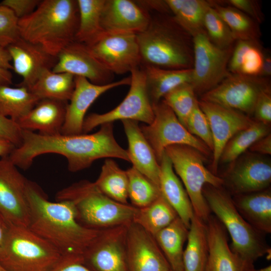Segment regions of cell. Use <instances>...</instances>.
Instances as JSON below:
<instances>
[{
    "label": "cell",
    "mask_w": 271,
    "mask_h": 271,
    "mask_svg": "<svg viewBox=\"0 0 271 271\" xmlns=\"http://www.w3.org/2000/svg\"><path fill=\"white\" fill-rule=\"evenodd\" d=\"M100 126L92 134L49 136L22 130V144L14 150L9 158L17 167L27 169L36 157L57 154L67 159L68 170L72 172L87 168L102 158H118L130 162L127 151L114 138L113 123Z\"/></svg>",
    "instance_id": "1"
},
{
    "label": "cell",
    "mask_w": 271,
    "mask_h": 271,
    "mask_svg": "<svg viewBox=\"0 0 271 271\" xmlns=\"http://www.w3.org/2000/svg\"><path fill=\"white\" fill-rule=\"evenodd\" d=\"M28 228L57 249L62 255L83 256L102 229L79 223L74 203L49 201L34 182L28 180Z\"/></svg>",
    "instance_id": "2"
},
{
    "label": "cell",
    "mask_w": 271,
    "mask_h": 271,
    "mask_svg": "<svg viewBox=\"0 0 271 271\" xmlns=\"http://www.w3.org/2000/svg\"><path fill=\"white\" fill-rule=\"evenodd\" d=\"M150 14L147 28L136 34L141 66L169 69L192 68L193 37L177 23L172 14Z\"/></svg>",
    "instance_id": "3"
},
{
    "label": "cell",
    "mask_w": 271,
    "mask_h": 271,
    "mask_svg": "<svg viewBox=\"0 0 271 271\" xmlns=\"http://www.w3.org/2000/svg\"><path fill=\"white\" fill-rule=\"evenodd\" d=\"M79 24L77 0H43L19 20L21 38L57 57L75 41Z\"/></svg>",
    "instance_id": "4"
},
{
    "label": "cell",
    "mask_w": 271,
    "mask_h": 271,
    "mask_svg": "<svg viewBox=\"0 0 271 271\" xmlns=\"http://www.w3.org/2000/svg\"><path fill=\"white\" fill-rule=\"evenodd\" d=\"M203 193L211 212L229 234L231 249L241 262L243 270L254 267V263L257 259L270 253V248L263 234L242 217L231 196L222 187L206 185Z\"/></svg>",
    "instance_id": "5"
},
{
    "label": "cell",
    "mask_w": 271,
    "mask_h": 271,
    "mask_svg": "<svg viewBox=\"0 0 271 271\" xmlns=\"http://www.w3.org/2000/svg\"><path fill=\"white\" fill-rule=\"evenodd\" d=\"M58 201L75 204L78 219L85 226L97 229L128 225L132 222L137 208L112 200L96 188L94 182L82 180L59 191Z\"/></svg>",
    "instance_id": "6"
},
{
    "label": "cell",
    "mask_w": 271,
    "mask_h": 271,
    "mask_svg": "<svg viewBox=\"0 0 271 271\" xmlns=\"http://www.w3.org/2000/svg\"><path fill=\"white\" fill-rule=\"evenodd\" d=\"M61 255L28 227L10 224L0 264L9 271H49Z\"/></svg>",
    "instance_id": "7"
},
{
    "label": "cell",
    "mask_w": 271,
    "mask_h": 271,
    "mask_svg": "<svg viewBox=\"0 0 271 271\" xmlns=\"http://www.w3.org/2000/svg\"><path fill=\"white\" fill-rule=\"evenodd\" d=\"M165 153L184 185L194 213L206 222L211 212L203 195V188L206 185L221 187L223 179L208 170L204 164V155L191 147L173 145Z\"/></svg>",
    "instance_id": "8"
},
{
    "label": "cell",
    "mask_w": 271,
    "mask_h": 271,
    "mask_svg": "<svg viewBox=\"0 0 271 271\" xmlns=\"http://www.w3.org/2000/svg\"><path fill=\"white\" fill-rule=\"evenodd\" d=\"M152 106L154 114L153 121L140 127L159 164L165 149L173 145L188 146L204 156L209 155V149L187 130L163 99Z\"/></svg>",
    "instance_id": "9"
},
{
    "label": "cell",
    "mask_w": 271,
    "mask_h": 271,
    "mask_svg": "<svg viewBox=\"0 0 271 271\" xmlns=\"http://www.w3.org/2000/svg\"><path fill=\"white\" fill-rule=\"evenodd\" d=\"M130 73V87L123 100L108 112L93 113L86 116L83 124V133H87L99 125L118 120L130 119L146 124L153 121L154 114L147 90L144 69L141 66L133 69Z\"/></svg>",
    "instance_id": "10"
},
{
    "label": "cell",
    "mask_w": 271,
    "mask_h": 271,
    "mask_svg": "<svg viewBox=\"0 0 271 271\" xmlns=\"http://www.w3.org/2000/svg\"><path fill=\"white\" fill-rule=\"evenodd\" d=\"M271 88L270 78L230 73L215 87L201 95L202 100L253 114L260 95Z\"/></svg>",
    "instance_id": "11"
},
{
    "label": "cell",
    "mask_w": 271,
    "mask_h": 271,
    "mask_svg": "<svg viewBox=\"0 0 271 271\" xmlns=\"http://www.w3.org/2000/svg\"><path fill=\"white\" fill-rule=\"evenodd\" d=\"M194 60L191 83L202 95L218 85L230 73L228 64L233 47L222 49L213 44L206 33L193 38Z\"/></svg>",
    "instance_id": "12"
},
{
    "label": "cell",
    "mask_w": 271,
    "mask_h": 271,
    "mask_svg": "<svg viewBox=\"0 0 271 271\" xmlns=\"http://www.w3.org/2000/svg\"><path fill=\"white\" fill-rule=\"evenodd\" d=\"M86 46L97 61L113 74L130 73L141 66L140 51L135 34L104 32Z\"/></svg>",
    "instance_id": "13"
},
{
    "label": "cell",
    "mask_w": 271,
    "mask_h": 271,
    "mask_svg": "<svg viewBox=\"0 0 271 271\" xmlns=\"http://www.w3.org/2000/svg\"><path fill=\"white\" fill-rule=\"evenodd\" d=\"M27 182L8 156L0 157V213L10 224L28 227Z\"/></svg>",
    "instance_id": "14"
},
{
    "label": "cell",
    "mask_w": 271,
    "mask_h": 271,
    "mask_svg": "<svg viewBox=\"0 0 271 271\" xmlns=\"http://www.w3.org/2000/svg\"><path fill=\"white\" fill-rule=\"evenodd\" d=\"M128 225L102 229L83 255L94 271H127L126 233Z\"/></svg>",
    "instance_id": "15"
},
{
    "label": "cell",
    "mask_w": 271,
    "mask_h": 271,
    "mask_svg": "<svg viewBox=\"0 0 271 271\" xmlns=\"http://www.w3.org/2000/svg\"><path fill=\"white\" fill-rule=\"evenodd\" d=\"M198 104L210 124L213 143L211 171L217 175L220 158L227 143L254 120L241 112L214 103L198 100Z\"/></svg>",
    "instance_id": "16"
},
{
    "label": "cell",
    "mask_w": 271,
    "mask_h": 271,
    "mask_svg": "<svg viewBox=\"0 0 271 271\" xmlns=\"http://www.w3.org/2000/svg\"><path fill=\"white\" fill-rule=\"evenodd\" d=\"M127 271H170V266L154 236L135 223L126 233Z\"/></svg>",
    "instance_id": "17"
},
{
    "label": "cell",
    "mask_w": 271,
    "mask_h": 271,
    "mask_svg": "<svg viewBox=\"0 0 271 271\" xmlns=\"http://www.w3.org/2000/svg\"><path fill=\"white\" fill-rule=\"evenodd\" d=\"M130 80L129 76L108 84L97 85L85 78L75 76V87L66 106L65 118L61 134L82 133L86 113L96 99L110 89L120 86L129 85Z\"/></svg>",
    "instance_id": "18"
},
{
    "label": "cell",
    "mask_w": 271,
    "mask_h": 271,
    "mask_svg": "<svg viewBox=\"0 0 271 271\" xmlns=\"http://www.w3.org/2000/svg\"><path fill=\"white\" fill-rule=\"evenodd\" d=\"M52 71L82 77L97 85L112 82L114 76L97 61L85 45L76 41L58 54Z\"/></svg>",
    "instance_id": "19"
},
{
    "label": "cell",
    "mask_w": 271,
    "mask_h": 271,
    "mask_svg": "<svg viewBox=\"0 0 271 271\" xmlns=\"http://www.w3.org/2000/svg\"><path fill=\"white\" fill-rule=\"evenodd\" d=\"M7 48L13 62V70L23 78L18 85L29 89L41 73L46 69H52L57 61V57L50 55L39 45L22 38Z\"/></svg>",
    "instance_id": "20"
},
{
    "label": "cell",
    "mask_w": 271,
    "mask_h": 271,
    "mask_svg": "<svg viewBox=\"0 0 271 271\" xmlns=\"http://www.w3.org/2000/svg\"><path fill=\"white\" fill-rule=\"evenodd\" d=\"M151 20V14L136 1L105 0L101 15L104 32L138 34L144 31Z\"/></svg>",
    "instance_id": "21"
},
{
    "label": "cell",
    "mask_w": 271,
    "mask_h": 271,
    "mask_svg": "<svg viewBox=\"0 0 271 271\" xmlns=\"http://www.w3.org/2000/svg\"><path fill=\"white\" fill-rule=\"evenodd\" d=\"M223 180L235 195L261 191L270 184L271 165L260 157H248L232 167Z\"/></svg>",
    "instance_id": "22"
},
{
    "label": "cell",
    "mask_w": 271,
    "mask_h": 271,
    "mask_svg": "<svg viewBox=\"0 0 271 271\" xmlns=\"http://www.w3.org/2000/svg\"><path fill=\"white\" fill-rule=\"evenodd\" d=\"M128 142L127 151L132 167L159 188L160 166L154 150L136 120H121Z\"/></svg>",
    "instance_id": "23"
},
{
    "label": "cell",
    "mask_w": 271,
    "mask_h": 271,
    "mask_svg": "<svg viewBox=\"0 0 271 271\" xmlns=\"http://www.w3.org/2000/svg\"><path fill=\"white\" fill-rule=\"evenodd\" d=\"M67 102L51 99L40 100L37 104L16 123L22 130H38L44 136L61 134Z\"/></svg>",
    "instance_id": "24"
},
{
    "label": "cell",
    "mask_w": 271,
    "mask_h": 271,
    "mask_svg": "<svg viewBox=\"0 0 271 271\" xmlns=\"http://www.w3.org/2000/svg\"><path fill=\"white\" fill-rule=\"evenodd\" d=\"M206 223L209 246L206 271H243L241 262L228 244L223 224L212 214Z\"/></svg>",
    "instance_id": "25"
},
{
    "label": "cell",
    "mask_w": 271,
    "mask_h": 271,
    "mask_svg": "<svg viewBox=\"0 0 271 271\" xmlns=\"http://www.w3.org/2000/svg\"><path fill=\"white\" fill-rule=\"evenodd\" d=\"M159 189L161 195L189 228L194 211L188 195L165 154L160 162Z\"/></svg>",
    "instance_id": "26"
},
{
    "label": "cell",
    "mask_w": 271,
    "mask_h": 271,
    "mask_svg": "<svg viewBox=\"0 0 271 271\" xmlns=\"http://www.w3.org/2000/svg\"><path fill=\"white\" fill-rule=\"evenodd\" d=\"M233 203L240 214L254 228L264 234L271 232V191L235 195Z\"/></svg>",
    "instance_id": "27"
},
{
    "label": "cell",
    "mask_w": 271,
    "mask_h": 271,
    "mask_svg": "<svg viewBox=\"0 0 271 271\" xmlns=\"http://www.w3.org/2000/svg\"><path fill=\"white\" fill-rule=\"evenodd\" d=\"M209 255L206 223L194 213L184 249V271H206Z\"/></svg>",
    "instance_id": "28"
},
{
    "label": "cell",
    "mask_w": 271,
    "mask_h": 271,
    "mask_svg": "<svg viewBox=\"0 0 271 271\" xmlns=\"http://www.w3.org/2000/svg\"><path fill=\"white\" fill-rule=\"evenodd\" d=\"M144 69L147 90L152 104L178 86L191 83L192 68L169 69L152 66H141Z\"/></svg>",
    "instance_id": "29"
},
{
    "label": "cell",
    "mask_w": 271,
    "mask_h": 271,
    "mask_svg": "<svg viewBox=\"0 0 271 271\" xmlns=\"http://www.w3.org/2000/svg\"><path fill=\"white\" fill-rule=\"evenodd\" d=\"M188 231L189 228L178 217L154 236L172 271H184V245L187 239Z\"/></svg>",
    "instance_id": "30"
},
{
    "label": "cell",
    "mask_w": 271,
    "mask_h": 271,
    "mask_svg": "<svg viewBox=\"0 0 271 271\" xmlns=\"http://www.w3.org/2000/svg\"><path fill=\"white\" fill-rule=\"evenodd\" d=\"M263 50L259 40H237L233 46L228 64L231 74L260 76Z\"/></svg>",
    "instance_id": "31"
},
{
    "label": "cell",
    "mask_w": 271,
    "mask_h": 271,
    "mask_svg": "<svg viewBox=\"0 0 271 271\" xmlns=\"http://www.w3.org/2000/svg\"><path fill=\"white\" fill-rule=\"evenodd\" d=\"M75 87V76L67 73L44 70L29 89L39 99H51L68 102Z\"/></svg>",
    "instance_id": "32"
},
{
    "label": "cell",
    "mask_w": 271,
    "mask_h": 271,
    "mask_svg": "<svg viewBox=\"0 0 271 271\" xmlns=\"http://www.w3.org/2000/svg\"><path fill=\"white\" fill-rule=\"evenodd\" d=\"M177 23L193 38L205 33L204 18L210 6L205 0H166Z\"/></svg>",
    "instance_id": "33"
},
{
    "label": "cell",
    "mask_w": 271,
    "mask_h": 271,
    "mask_svg": "<svg viewBox=\"0 0 271 271\" xmlns=\"http://www.w3.org/2000/svg\"><path fill=\"white\" fill-rule=\"evenodd\" d=\"M178 217L176 211L161 194L148 206L137 208L132 222L154 236Z\"/></svg>",
    "instance_id": "34"
},
{
    "label": "cell",
    "mask_w": 271,
    "mask_h": 271,
    "mask_svg": "<svg viewBox=\"0 0 271 271\" xmlns=\"http://www.w3.org/2000/svg\"><path fill=\"white\" fill-rule=\"evenodd\" d=\"M79 24L75 41L87 46L103 32L101 15L105 0H77Z\"/></svg>",
    "instance_id": "35"
},
{
    "label": "cell",
    "mask_w": 271,
    "mask_h": 271,
    "mask_svg": "<svg viewBox=\"0 0 271 271\" xmlns=\"http://www.w3.org/2000/svg\"><path fill=\"white\" fill-rule=\"evenodd\" d=\"M211 6L228 26L235 40H259L261 36L259 24L237 10L217 1H210Z\"/></svg>",
    "instance_id": "36"
},
{
    "label": "cell",
    "mask_w": 271,
    "mask_h": 271,
    "mask_svg": "<svg viewBox=\"0 0 271 271\" xmlns=\"http://www.w3.org/2000/svg\"><path fill=\"white\" fill-rule=\"evenodd\" d=\"M39 100L25 86L0 85V114L16 122L27 114Z\"/></svg>",
    "instance_id": "37"
},
{
    "label": "cell",
    "mask_w": 271,
    "mask_h": 271,
    "mask_svg": "<svg viewBox=\"0 0 271 271\" xmlns=\"http://www.w3.org/2000/svg\"><path fill=\"white\" fill-rule=\"evenodd\" d=\"M98 190L112 200L128 204V179L126 171L111 158L105 160L100 173L94 182Z\"/></svg>",
    "instance_id": "38"
},
{
    "label": "cell",
    "mask_w": 271,
    "mask_h": 271,
    "mask_svg": "<svg viewBox=\"0 0 271 271\" xmlns=\"http://www.w3.org/2000/svg\"><path fill=\"white\" fill-rule=\"evenodd\" d=\"M269 132L268 125L254 120L229 140L222 151L219 163L234 161L256 141L269 133Z\"/></svg>",
    "instance_id": "39"
},
{
    "label": "cell",
    "mask_w": 271,
    "mask_h": 271,
    "mask_svg": "<svg viewBox=\"0 0 271 271\" xmlns=\"http://www.w3.org/2000/svg\"><path fill=\"white\" fill-rule=\"evenodd\" d=\"M128 199L136 208H142L153 202L161 194L159 188L133 167L126 171Z\"/></svg>",
    "instance_id": "40"
},
{
    "label": "cell",
    "mask_w": 271,
    "mask_h": 271,
    "mask_svg": "<svg viewBox=\"0 0 271 271\" xmlns=\"http://www.w3.org/2000/svg\"><path fill=\"white\" fill-rule=\"evenodd\" d=\"M196 94L192 84L188 82L175 87L162 99L185 127L189 115L198 103Z\"/></svg>",
    "instance_id": "41"
},
{
    "label": "cell",
    "mask_w": 271,
    "mask_h": 271,
    "mask_svg": "<svg viewBox=\"0 0 271 271\" xmlns=\"http://www.w3.org/2000/svg\"><path fill=\"white\" fill-rule=\"evenodd\" d=\"M204 28L210 41L217 47L228 49L234 46L236 41L230 30L211 4L205 14Z\"/></svg>",
    "instance_id": "42"
},
{
    "label": "cell",
    "mask_w": 271,
    "mask_h": 271,
    "mask_svg": "<svg viewBox=\"0 0 271 271\" xmlns=\"http://www.w3.org/2000/svg\"><path fill=\"white\" fill-rule=\"evenodd\" d=\"M186 128L193 136L201 140L212 152L213 143L208 120L198 104L189 115Z\"/></svg>",
    "instance_id": "43"
},
{
    "label": "cell",
    "mask_w": 271,
    "mask_h": 271,
    "mask_svg": "<svg viewBox=\"0 0 271 271\" xmlns=\"http://www.w3.org/2000/svg\"><path fill=\"white\" fill-rule=\"evenodd\" d=\"M18 22L11 9L0 5V46L7 48L21 38Z\"/></svg>",
    "instance_id": "44"
},
{
    "label": "cell",
    "mask_w": 271,
    "mask_h": 271,
    "mask_svg": "<svg viewBox=\"0 0 271 271\" xmlns=\"http://www.w3.org/2000/svg\"><path fill=\"white\" fill-rule=\"evenodd\" d=\"M220 4L234 7L243 12L259 25L264 20L261 2L256 0H221Z\"/></svg>",
    "instance_id": "45"
},
{
    "label": "cell",
    "mask_w": 271,
    "mask_h": 271,
    "mask_svg": "<svg viewBox=\"0 0 271 271\" xmlns=\"http://www.w3.org/2000/svg\"><path fill=\"white\" fill-rule=\"evenodd\" d=\"M49 271H94L85 262L83 256L62 255Z\"/></svg>",
    "instance_id": "46"
},
{
    "label": "cell",
    "mask_w": 271,
    "mask_h": 271,
    "mask_svg": "<svg viewBox=\"0 0 271 271\" xmlns=\"http://www.w3.org/2000/svg\"><path fill=\"white\" fill-rule=\"evenodd\" d=\"M253 114L256 121L268 125L271 122V88L264 91L259 96Z\"/></svg>",
    "instance_id": "47"
},
{
    "label": "cell",
    "mask_w": 271,
    "mask_h": 271,
    "mask_svg": "<svg viewBox=\"0 0 271 271\" xmlns=\"http://www.w3.org/2000/svg\"><path fill=\"white\" fill-rule=\"evenodd\" d=\"M0 137L12 142L16 148L22 142V129L11 119L0 114Z\"/></svg>",
    "instance_id": "48"
},
{
    "label": "cell",
    "mask_w": 271,
    "mask_h": 271,
    "mask_svg": "<svg viewBox=\"0 0 271 271\" xmlns=\"http://www.w3.org/2000/svg\"><path fill=\"white\" fill-rule=\"evenodd\" d=\"M40 0H4L0 5L11 9L19 19L32 14L38 6Z\"/></svg>",
    "instance_id": "49"
},
{
    "label": "cell",
    "mask_w": 271,
    "mask_h": 271,
    "mask_svg": "<svg viewBox=\"0 0 271 271\" xmlns=\"http://www.w3.org/2000/svg\"><path fill=\"white\" fill-rule=\"evenodd\" d=\"M150 13L172 14L166 0L136 1Z\"/></svg>",
    "instance_id": "50"
},
{
    "label": "cell",
    "mask_w": 271,
    "mask_h": 271,
    "mask_svg": "<svg viewBox=\"0 0 271 271\" xmlns=\"http://www.w3.org/2000/svg\"><path fill=\"white\" fill-rule=\"evenodd\" d=\"M249 149L251 151L258 154L271 155L270 133H268L256 141Z\"/></svg>",
    "instance_id": "51"
},
{
    "label": "cell",
    "mask_w": 271,
    "mask_h": 271,
    "mask_svg": "<svg viewBox=\"0 0 271 271\" xmlns=\"http://www.w3.org/2000/svg\"><path fill=\"white\" fill-rule=\"evenodd\" d=\"M271 76V56L268 50H263V65L260 74L261 77L270 78Z\"/></svg>",
    "instance_id": "52"
},
{
    "label": "cell",
    "mask_w": 271,
    "mask_h": 271,
    "mask_svg": "<svg viewBox=\"0 0 271 271\" xmlns=\"http://www.w3.org/2000/svg\"><path fill=\"white\" fill-rule=\"evenodd\" d=\"M11 61L12 58L7 48L0 46V67L8 70L13 69Z\"/></svg>",
    "instance_id": "53"
},
{
    "label": "cell",
    "mask_w": 271,
    "mask_h": 271,
    "mask_svg": "<svg viewBox=\"0 0 271 271\" xmlns=\"http://www.w3.org/2000/svg\"><path fill=\"white\" fill-rule=\"evenodd\" d=\"M16 148L12 142L0 137V157L9 156Z\"/></svg>",
    "instance_id": "54"
},
{
    "label": "cell",
    "mask_w": 271,
    "mask_h": 271,
    "mask_svg": "<svg viewBox=\"0 0 271 271\" xmlns=\"http://www.w3.org/2000/svg\"><path fill=\"white\" fill-rule=\"evenodd\" d=\"M10 227V223L0 213V251L7 238Z\"/></svg>",
    "instance_id": "55"
},
{
    "label": "cell",
    "mask_w": 271,
    "mask_h": 271,
    "mask_svg": "<svg viewBox=\"0 0 271 271\" xmlns=\"http://www.w3.org/2000/svg\"><path fill=\"white\" fill-rule=\"evenodd\" d=\"M12 78L10 70L0 67V85L10 86L13 84Z\"/></svg>",
    "instance_id": "56"
},
{
    "label": "cell",
    "mask_w": 271,
    "mask_h": 271,
    "mask_svg": "<svg viewBox=\"0 0 271 271\" xmlns=\"http://www.w3.org/2000/svg\"><path fill=\"white\" fill-rule=\"evenodd\" d=\"M244 271H271V265H269L260 269H255L254 267H252L250 268L246 269Z\"/></svg>",
    "instance_id": "57"
},
{
    "label": "cell",
    "mask_w": 271,
    "mask_h": 271,
    "mask_svg": "<svg viewBox=\"0 0 271 271\" xmlns=\"http://www.w3.org/2000/svg\"><path fill=\"white\" fill-rule=\"evenodd\" d=\"M0 271H9L0 264Z\"/></svg>",
    "instance_id": "58"
},
{
    "label": "cell",
    "mask_w": 271,
    "mask_h": 271,
    "mask_svg": "<svg viewBox=\"0 0 271 271\" xmlns=\"http://www.w3.org/2000/svg\"><path fill=\"white\" fill-rule=\"evenodd\" d=\"M170 271H172V270H170Z\"/></svg>",
    "instance_id": "59"
}]
</instances>
